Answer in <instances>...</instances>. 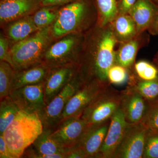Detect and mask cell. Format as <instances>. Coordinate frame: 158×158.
Segmentation results:
<instances>
[{"label":"cell","instance_id":"cell-24","mask_svg":"<svg viewBox=\"0 0 158 158\" xmlns=\"http://www.w3.org/2000/svg\"><path fill=\"white\" fill-rule=\"evenodd\" d=\"M102 25L109 23L118 14L117 0H94Z\"/></svg>","mask_w":158,"mask_h":158},{"label":"cell","instance_id":"cell-4","mask_svg":"<svg viewBox=\"0 0 158 158\" xmlns=\"http://www.w3.org/2000/svg\"><path fill=\"white\" fill-rule=\"evenodd\" d=\"M96 9L94 0H76L62 6L52 26L53 37L59 38L78 34L88 26L90 15Z\"/></svg>","mask_w":158,"mask_h":158},{"label":"cell","instance_id":"cell-38","mask_svg":"<svg viewBox=\"0 0 158 158\" xmlns=\"http://www.w3.org/2000/svg\"><path fill=\"white\" fill-rule=\"evenodd\" d=\"M157 28H158V24H157Z\"/></svg>","mask_w":158,"mask_h":158},{"label":"cell","instance_id":"cell-22","mask_svg":"<svg viewBox=\"0 0 158 158\" xmlns=\"http://www.w3.org/2000/svg\"><path fill=\"white\" fill-rule=\"evenodd\" d=\"M20 111V109L10 96L1 100L0 135H3L6 128L14 120Z\"/></svg>","mask_w":158,"mask_h":158},{"label":"cell","instance_id":"cell-28","mask_svg":"<svg viewBox=\"0 0 158 158\" xmlns=\"http://www.w3.org/2000/svg\"><path fill=\"white\" fill-rule=\"evenodd\" d=\"M146 102L147 108L141 122L148 129L158 131V98Z\"/></svg>","mask_w":158,"mask_h":158},{"label":"cell","instance_id":"cell-9","mask_svg":"<svg viewBox=\"0 0 158 158\" xmlns=\"http://www.w3.org/2000/svg\"><path fill=\"white\" fill-rule=\"evenodd\" d=\"M88 126L81 116H72L52 129L51 137L67 152L78 145Z\"/></svg>","mask_w":158,"mask_h":158},{"label":"cell","instance_id":"cell-3","mask_svg":"<svg viewBox=\"0 0 158 158\" xmlns=\"http://www.w3.org/2000/svg\"><path fill=\"white\" fill-rule=\"evenodd\" d=\"M53 38L51 26L14 43L10 48V53L15 71L23 70L41 63Z\"/></svg>","mask_w":158,"mask_h":158},{"label":"cell","instance_id":"cell-35","mask_svg":"<svg viewBox=\"0 0 158 158\" xmlns=\"http://www.w3.org/2000/svg\"><path fill=\"white\" fill-rule=\"evenodd\" d=\"M0 158H14L2 135H0Z\"/></svg>","mask_w":158,"mask_h":158},{"label":"cell","instance_id":"cell-18","mask_svg":"<svg viewBox=\"0 0 158 158\" xmlns=\"http://www.w3.org/2000/svg\"><path fill=\"white\" fill-rule=\"evenodd\" d=\"M50 68L42 63L15 72L11 91L27 85H36L45 81Z\"/></svg>","mask_w":158,"mask_h":158},{"label":"cell","instance_id":"cell-1","mask_svg":"<svg viewBox=\"0 0 158 158\" xmlns=\"http://www.w3.org/2000/svg\"><path fill=\"white\" fill-rule=\"evenodd\" d=\"M117 38L113 31H106L99 37L94 51L80 58L78 72L82 84L96 81L108 84V72L116 63L114 48Z\"/></svg>","mask_w":158,"mask_h":158},{"label":"cell","instance_id":"cell-31","mask_svg":"<svg viewBox=\"0 0 158 158\" xmlns=\"http://www.w3.org/2000/svg\"><path fill=\"white\" fill-rule=\"evenodd\" d=\"M108 81L111 84L121 85L127 81L128 74L126 68L121 65L115 64L108 72Z\"/></svg>","mask_w":158,"mask_h":158},{"label":"cell","instance_id":"cell-6","mask_svg":"<svg viewBox=\"0 0 158 158\" xmlns=\"http://www.w3.org/2000/svg\"><path fill=\"white\" fill-rule=\"evenodd\" d=\"M78 34H69L50 46L41 63L50 68L66 65H78L80 57L77 51L80 44Z\"/></svg>","mask_w":158,"mask_h":158},{"label":"cell","instance_id":"cell-21","mask_svg":"<svg viewBox=\"0 0 158 158\" xmlns=\"http://www.w3.org/2000/svg\"><path fill=\"white\" fill-rule=\"evenodd\" d=\"M114 21V34L116 38L128 41L135 35L137 32L135 24L130 15L120 14Z\"/></svg>","mask_w":158,"mask_h":158},{"label":"cell","instance_id":"cell-16","mask_svg":"<svg viewBox=\"0 0 158 158\" xmlns=\"http://www.w3.org/2000/svg\"><path fill=\"white\" fill-rule=\"evenodd\" d=\"M110 121L111 118L100 123L88 125L81 141L75 147L84 150L88 158H96L106 135Z\"/></svg>","mask_w":158,"mask_h":158},{"label":"cell","instance_id":"cell-8","mask_svg":"<svg viewBox=\"0 0 158 158\" xmlns=\"http://www.w3.org/2000/svg\"><path fill=\"white\" fill-rule=\"evenodd\" d=\"M148 130L141 122L127 123L123 138L113 158H142Z\"/></svg>","mask_w":158,"mask_h":158},{"label":"cell","instance_id":"cell-27","mask_svg":"<svg viewBox=\"0 0 158 158\" xmlns=\"http://www.w3.org/2000/svg\"><path fill=\"white\" fill-rule=\"evenodd\" d=\"M140 94L146 100L151 101L158 98V80L139 81L131 83L129 86Z\"/></svg>","mask_w":158,"mask_h":158},{"label":"cell","instance_id":"cell-10","mask_svg":"<svg viewBox=\"0 0 158 158\" xmlns=\"http://www.w3.org/2000/svg\"><path fill=\"white\" fill-rule=\"evenodd\" d=\"M110 84L96 81L83 84L71 98L62 113L60 123L72 116H81L89 104Z\"/></svg>","mask_w":158,"mask_h":158},{"label":"cell","instance_id":"cell-13","mask_svg":"<svg viewBox=\"0 0 158 158\" xmlns=\"http://www.w3.org/2000/svg\"><path fill=\"white\" fill-rule=\"evenodd\" d=\"M78 65H66L50 68L44 84V100L48 105L72 79L78 71Z\"/></svg>","mask_w":158,"mask_h":158},{"label":"cell","instance_id":"cell-37","mask_svg":"<svg viewBox=\"0 0 158 158\" xmlns=\"http://www.w3.org/2000/svg\"><path fill=\"white\" fill-rule=\"evenodd\" d=\"M149 1L158 7V0H149Z\"/></svg>","mask_w":158,"mask_h":158},{"label":"cell","instance_id":"cell-20","mask_svg":"<svg viewBox=\"0 0 158 158\" xmlns=\"http://www.w3.org/2000/svg\"><path fill=\"white\" fill-rule=\"evenodd\" d=\"M52 130V129H43L42 132L31 144L37 153L52 154L67 152L51 137Z\"/></svg>","mask_w":158,"mask_h":158},{"label":"cell","instance_id":"cell-34","mask_svg":"<svg viewBox=\"0 0 158 158\" xmlns=\"http://www.w3.org/2000/svg\"><path fill=\"white\" fill-rule=\"evenodd\" d=\"M88 158L85 151L80 147H75L68 151L65 153V158Z\"/></svg>","mask_w":158,"mask_h":158},{"label":"cell","instance_id":"cell-12","mask_svg":"<svg viewBox=\"0 0 158 158\" xmlns=\"http://www.w3.org/2000/svg\"><path fill=\"white\" fill-rule=\"evenodd\" d=\"M127 123L119 107L111 117L106 135L96 158H113L123 138Z\"/></svg>","mask_w":158,"mask_h":158},{"label":"cell","instance_id":"cell-25","mask_svg":"<svg viewBox=\"0 0 158 158\" xmlns=\"http://www.w3.org/2000/svg\"><path fill=\"white\" fill-rule=\"evenodd\" d=\"M15 72L14 69L8 62H0V99L9 96L11 93Z\"/></svg>","mask_w":158,"mask_h":158},{"label":"cell","instance_id":"cell-2","mask_svg":"<svg viewBox=\"0 0 158 158\" xmlns=\"http://www.w3.org/2000/svg\"><path fill=\"white\" fill-rule=\"evenodd\" d=\"M43 131L39 115L20 110L2 135L13 158H19Z\"/></svg>","mask_w":158,"mask_h":158},{"label":"cell","instance_id":"cell-23","mask_svg":"<svg viewBox=\"0 0 158 158\" xmlns=\"http://www.w3.org/2000/svg\"><path fill=\"white\" fill-rule=\"evenodd\" d=\"M60 6H42L33 15V19L38 30L52 25L56 19Z\"/></svg>","mask_w":158,"mask_h":158},{"label":"cell","instance_id":"cell-11","mask_svg":"<svg viewBox=\"0 0 158 158\" xmlns=\"http://www.w3.org/2000/svg\"><path fill=\"white\" fill-rule=\"evenodd\" d=\"M44 82L12 90L9 96L21 111L35 113L40 116L46 106L44 100Z\"/></svg>","mask_w":158,"mask_h":158},{"label":"cell","instance_id":"cell-26","mask_svg":"<svg viewBox=\"0 0 158 158\" xmlns=\"http://www.w3.org/2000/svg\"><path fill=\"white\" fill-rule=\"evenodd\" d=\"M138 42L129 40L122 46L116 55V63L126 68H130L134 63L138 51Z\"/></svg>","mask_w":158,"mask_h":158},{"label":"cell","instance_id":"cell-32","mask_svg":"<svg viewBox=\"0 0 158 158\" xmlns=\"http://www.w3.org/2000/svg\"><path fill=\"white\" fill-rule=\"evenodd\" d=\"M0 60L8 62L13 67V63L9 48V38L2 34L0 36Z\"/></svg>","mask_w":158,"mask_h":158},{"label":"cell","instance_id":"cell-36","mask_svg":"<svg viewBox=\"0 0 158 158\" xmlns=\"http://www.w3.org/2000/svg\"><path fill=\"white\" fill-rule=\"evenodd\" d=\"M76 0H41V6H62Z\"/></svg>","mask_w":158,"mask_h":158},{"label":"cell","instance_id":"cell-33","mask_svg":"<svg viewBox=\"0 0 158 158\" xmlns=\"http://www.w3.org/2000/svg\"><path fill=\"white\" fill-rule=\"evenodd\" d=\"M137 0H117L118 14H128Z\"/></svg>","mask_w":158,"mask_h":158},{"label":"cell","instance_id":"cell-5","mask_svg":"<svg viewBox=\"0 0 158 158\" xmlns=\"http://www.w3.org/2000/svg\"><path fill=\"white\" fill-rule=\"evenodd\" d=\"M122 95L123 91L116 90L109 85L94 99L81 117L88 125L107 120L120 107Z\"/></svg>","mask_w":158,"mask_h":158},{"label":"cell","instance_id":"cell-15","mask_svg":"<svg viewBox=\"0 0 158 158\" xmlns=\"http://www.w3.org/2000/svg\"><path fill=\"white\" fill-rule=\"evenodd\" d=\"M120 108L127 123H138L145 114L147 102L140 94L129 87L123 91Z\"/></svg>","mask_w":158,"mask_h":158},{"label":"cell","instance_id":"cell-30","mask_svg":"<svg viewBox=\"0 0 158 158\" xmlns=\"http://www.w3.org/2000/svg\"><path fill=\"white\" fill-rule=\"evenodd\" d=\"M136 73L140 78L144 81H152L158 78V71L149 62L139 61L135 65Z\"/></svg>","mask_w":158,"mask_h":158},{"label":"cell","instance_id":"cell-7","mask_svg":"<svg viewBox=\"0 0 158 158\" xmlns=\"http://www.w3.org/2000/svg\"><path fill=\"white\" fill-rule=\"evenodd\" d=\"M82 85L77 71L70 81L46 105L40 116L43 129H53L60 123L66 105Z\"/></svg>","mask_w":158,"mask_h":158},{"label":"cell","instance_id":"cell-29","mask_svg":"<svg viewBox=\"0 0 158 158\" xmlns=\"http://www.w3.org/2000/svg\"><path fill=\"white\" fill-rule=\"evenodd\" d=\"M143 158H158V131L148 130Z\"/></svg>","mask_w":158,"mask_h":158},{"label":"cell","instance_id":"cell-17","mask_svg":"<svg viewBox=\"0 0 158 158\" xmlns=\"http://www.w3.org/2000/svg\"><path fill=\"white\" fill-rule=\"evenodd\" d=\"M158 13V7L149 0H137L128 14L135 24L137 32L149 27Z\"/></svg>","mask_w":158,"mask_h":158},{"label":"cell","instance_id":"cell-14","mask_svg":"<svg viewBox=\"0 0 158 158\" xmlns=\"http://www.w3.org/2000/svg\"><path fill=\"white\" fill-rule=\"evenodd\" d=\"M41 7V0H1V26L33 15Z\"/></svg>","mask_w":158,"mask_h":158},{"label":"cell","instance_id":"cell-19","mask_svg":"<svg viewBox=\"0 0 158 158\" xmlns=\"http://www.w3.org/2000/svg\"><path fill=\"white\" fill-rule=\"evenodd\" d=\"M38 31L33 15H31L9 23L6 32L9 38L15 43L26 39Z\"/></svg>","mask_w":158,"mask_h":158}]
</instances>
